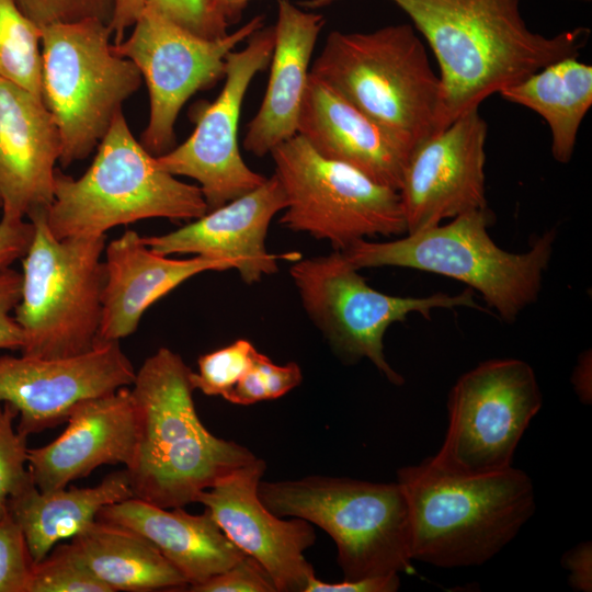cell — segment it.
I'll list each match as a JSON object with an SVG mask.
<instances>
[{
	"label": "cell",
	"mask_w": 592,
	"mask_h": 592,
	"mask_svg": "<svg viewBox=\"0 0 592 592\" xmlns=\"http://www.w3.org/2000/svg\"><path fill=\"white\" fill-rule=\"evenodd\" d=\"M411 20L440 67L436 133L545 66L578 57L588 27L553 36L531 30L521 0H389Z\"/></svg>",
	"instance_id": "obj_1"
},
{
	"label": "cell",
	"mask_w": 592,
	"mask_h": 592,
	"mask_svg": "<svg viewBox=\"0 0 592 592\" xmlns=\"http://www.w3.org/2000/svg\"><path fill=\"white\" fill-rule=\"evenodd\" d=\"M39 29L50 24L99 19L110 23L114 0H14Z\"/></svg>",
	"instance_id": "obj_34"
},
{
	"label": "cell",
	"mask_w": 592,
	"mask_h": 592,
	"mask_svg": "<svg viewBox=\"0 0 592 592\" xmlns=\"http://www.w3.org/2000/svg\"><path fill=\"white\" fill-rule=\"evenodd\" d=\"M270 155L287 202L283 227L327 240L337 251L367 237L407 232L397 190L320 156L300 135Z\"/></svg>",
	"instance_id": "obj_10"
},
{
	"label": "cell",
	"mask_w": 592,
	"mask_h": 592,
	"mask_svg": "<svg viewBox=\"0 0 592 592\" xmlns=\"http://www.w3.org/2000/svg\"><path fill=\"white\" fill-rule=\"evenodd\" d=\"M18 415L13 406H0V519L8 512L9 498L33 480L26 467L27 437L13 428Z\"/></svg>",
	"instance_id": "obj_32"
},
{
	"label": "cell",
	"mask_w": 592,
	"mask_h": 592,
	"mask_svg": "<svg viewBox=\"0 0 592 592\" xmlns=\"http://www.w3.org/2000/svg\"><path fill=\"white\" fill-rule=\"evenodd\" d=\"M446 406L444 441L429 459L454 474L483 475L512 466L524 432L543 406V395L528 363L492 358L459 376Z\"/></svg>",
	"instance_id": "obj_12"
},
{
	"label": "cell",
	"mask_w": 592,
	"mask_h": 592,
	"mask_svg": "<svg viewBox=\"0 0 592 592\" xmlns=\"http://www.w3.org/2000/svg\"><path fill=\"white\" fill-rule=\"evenodd\" d=\"M275 41L274 26L261 27L240 50L225 61V83L212 103L192 111L195 128L181 145L158 156V164L175 177L200 184L208 210L260 186L266 178L243 161L238 125L244 95L254 76L270 64Z\"/></svg>",
	"instance_id": "obj_14"
},
{
	"label": "cell",
	"mask_w": 592,
	"mask_h": 592,
	"mask_svg": "<svg viewBox=\"0 0 592 592\" xmlns=\"http://www.w3.org/2000/svg\"><path fill=\"white\" fill-rule=\"evenodd\" d=\"M111 37L99 19L41 27L42 100L58 127L64 168L96 149L141 86L138 68L115 52Z\"/></svg>",
	"instance_id": "obj_9"
},
{
	"label": "cell",
	"mask_w": 592,
	"mask_h": 592,
	"mask_svg": "<svg viewBox=\"0 0 592 592\" xmlns=\"http://www.w3.org/2000/svg\"><path fill=\"white\" fill-rule=\"evenodd\" d=\"M258 494L275 515L323 530L337 546L344 580L413 571L409 508L398 481L312 475L261 480Z\"/></svg>",
	"instance_id": "obj_7"
},
{
	"label": "cell",
	"mask_w": 592,
	"mask_h": 592,
	"mask_svg": "<svg viewBox=\"0 0 592 592\" xmlns=\"http://www.w3.org/2000/svg\"><path fill=\"white\" fill-rule=\"evenodd\" d=\"M34 563L22 530L7 512L0 519V592H27Z\"/></svg>",
	"instance_id": "obj_33"
},
{
	"label": "cell",
	"mask_w": 592,
	"mask_h": 592,
	"mask_svg": "<svg viewBox=\"0 0 592 592\" xmlns=\"http://www.w3.org/2000/svg\"><path fill=\"white\" fill-rule=\"evenodd\" d=\"M491 218L489 208L473 210L392 241L360 240L341 252L357 270L400 266L460 281L480 293L504 321L513 322L538 297L556 230L536 238L527 251L513 253L489 236Z\"/></svg>",
	"instance_id": "obj_6"
},
{
	"label": "cell",
	"mask_w": 592,
	"mask_h": 592,
	"mask_svg": "<svg viewBox=\"0 0 592 592\" xmlns=\"http://www.w3.org/2000/svg\"><path fill=\"white\" fill-rule=\"evenodd\" d=\"M45 210L27 215L34 236L22 259L15 319L25 339L22 354L67 357L96 343L106 235L57 239L47 226Z\"/></svg>",
	"instance_id": "obj_8"
},
{
	"label": "cell",
	"mask_w": 592,
	"mask_h": 592,
	"mask_svg": "<svg viewBox=\"0 0 592 592\" xmlns=\"http://www.w3.org/2000/svg\"><path fill=\"white\" fill-rule=\"evenodd\" d=\"M400 587L398 573L368 578L363 580H342L326 582L311 577L304 592H395Z\"/></svg>",
	"instance_id": "obj_38"
},
{
	"label": "cell",
	"mask_w": 592,
	"mask_h": 592,
	"mask_svg": "<svg viewBox=\"0 0 592 592\" xmlns=\"http://www.w3.org/2000/svg\"><path fill=\"white\" fill-rule=\"evenodd\" d=\"M487 133L479 107L473 109L410 152L398 190L406 234L488 208Z\"/></svg>",
	"instance_id": "obj_16"
},
{
	"label": "cell",
	"mask_w": 592,
	"mask_h": 592,
	"mask_svg": "<svg viewBox=\"0 0 592 592\" xmlns=\"http://www.w3.org/2000/svg\"><path fill=\"white\" fill-rule=\"evenodd\" d=\"M136 372L119 341L67 357L0 356V403L13 406L24 436L67 421L80 401L133 385Z\"/></svg>",
	"instance_id": "obj_15"
},
{
	"label": "cell",
	"mask_w": 592,
	"mask_h": 592,
	"mask_svg": "<svg viewBox=\"0 0 592 592\" xmlns=\"http://www.w3.org/2000/svg\"><path fill=\"white\" fill-rule=\"evenodd\" d=\"M71 545L112 592L184 590L186 579L141 535L95 520L72 537Z\"/></svg>",
	"instance_id": "obj_26"
},
{
	"label": "cell",
	"mask_w": 592,
	"mask_h": 592,
	"mask_svg": "<svg viewBox=\"0 0 592 592\" xmlns=\"http://www.w3.org/2000/svg\"><path fill=\"white\" fill-rule=\"evenodd\" d=\"M22 274L11 267L0 271V349L22 350L24 333L11 311L21 299Z\"/></svg>",
	"instance_id": "obj_36"
},
{
	"label": "cell",
	"mask_w": 592,
	"mask_h": 592,
	"mask_svg": "<svg viewBox=\"0 0 592 592\" xmlns=\"http://www.w3.org/2000/svg\"><path fill=\"white\" fill-rule=\"evenodd\" d=\"M254 345L239 339L229 345L198 357V372L191 373L194 389H200L207 396L225 398L237 382L251 367L258 354Z\"/></svg>",
	"instance_id": "obj_31"
},
{
	"label": "cell",
	"mask_w": 592,
	"mask_h": 592,
	"mask_svg": "<svg viewBox=\"0 0 592 592\" xmlns=\"http://www.w3.org/2000/svg\"><path fill=\"white\" fill-rule=\"evenodd\" d=\"M126 469L107 475L98 486L41 491L31 480L8 501V513L22 530L34 562L61 539L93 523L105 505L133 498Z\"/></svg>",
	"instance_id": "obj_25"
},
{
	"label": "cell",
	"mask_w": 592,
	"mask_h": 592,
	"mask_svg": "<svg viewBox=\"0 0 592 592\" xmlns=\"http://www.w3.org/2000/svg\"><path fill=\"white\" fill-rule=\"evenodd\" d=\"M104 284L98 342L134 333L145 311L183 282L206 271L235 269L229 261L204 255L171 259L151 250L127 229L104 249Z\"/></svg>",
	"instance_id": "obj_21"
},
{
	"label": "cell",
	"mask_w": 592,
	"mask_h": 592,
	"mask_svg": "<svg viewBox=\"0 0 592 592\" xmlns=\"http://www.w3.org/2000/svg\"><path fill=\"white\" fill-rule=\"evenodd\" d=\"M27 592H112L70 544L57 545L35 562Z\"/></svg>",
	"instance_id": "obj_30"
},
{
	"label": "cell",
	"mask_w": 592,
	"mask_h": 592,
	"mask_svg": "<svg viewBox=\"0 0 592 592\" xmlns=\"http://www.w3.org/2000/svg\"><path fill=\"white\" fill-rule=\"evenodd\" d=\"M208 10L219 20L230 25L236 23L251 0H204ZM338 0H308L307 5L318 8Z\"/></svg>",
	"instance_id": "obj_41"
},
{
	"label": "cell",
	"mask_w": 592,
	"mask_h": 592,
	"mask_svg": "<svg viewBox=\"0 0 592 592\" xmlns=\"http://www.w3.org/2000/svg\"><path fill=\"white\" fill-rule=\"evenodd\" d=\"M96 519L141 535L177 568L189 587L227 570L246 555L206 509L202 514H190L183 508L164 509L133 497L105 505Z\"/></svg>",
	"instance_id": "obj_24"
},
{
	"label": "cell",
	"mask_w": 592,
	"mask_h": 592,
	"mask_svg": "<svg viewBox=\"0 0 592 592\" xmlns=\"http://www.w3.org/2000/svg\"><path fill=\"white\" fill-rule=\"evenodd\" d=\"M409 508L411 558L440 568L479 566L499 554L536 510L526 473L513 466L460 475L429 457L397 471Z\"/></svg>",
	"instance_id": "obj_3"
},
{
	"label": "cell",
	"mask_w": 592,
	"mask_h": 592,
	"mask_svg": "<svg viewBox=\"0 0 592 592\" xmlns=\"http://www.w3.org/2000/svg\"><path fill=\"white\" fill-rule=\"evenodd\" d=\"M34 236V225L25 218L1 216L0 219V271L26 254Z\"/></svg>",
	"instance_id": "obj_37"
},
{
	"label": "cell",
	"mask_w": 592,
	"mask_h": 592,
	"mask_svg": "<svg viewBox=\"0 0 592 592\" xmlns=\"http://www.w3.org/2000/svg\"><path fill=\"white\" fill-rule=\"evenodd\" d=\"M191 373L178 353L160 348L136 372L130 389L138 437L125 469L134 498L164 509L196 502L200 492L257 458L246 446L204 426Z\"/></svg>",
	"instance_id": "obj_2"
},
{
	"label": "cell",
	"mask_w": 592,
	"mask_h": 592,
	"mask_svg": "<svg viewBox=\"0 0 592 592\" xmlns=\"http://www.w3.org/2000/svg\"><path fill=\"white\" fill-rule=\"evenodd\" d=\"M297 134L320 156L399 190L410 151L310 71Z\"/></svg>",
	"instance_id": "obj_22"
},
{
	"label": "cell",
	"mask_w": 592,
	"mask_h": 592,
	"mask_svg": "<svg viewBox=\"0 0 592 592\" xmlns=\"http://www.w3.org/2000/svg\"><path fill=\"white\" fill-rule=\"evenodd\" d=\"M258 363L265 379L269 399H276L286 395L303 380L301 369L295 362L276 365L270 357L260 353Z\"/></svg>",
	"instance_id": "obj_39"
},
{
	"label": "cell",
	"mask_w": 592,
	"mask_h": 592,
	"mask_svg": "<svg viewBox=\"0 0 592 592\" xmlns=\"http://www.w3.org/2000/svg\"><path fill=\"white\" fill-rule=\"evenodd\" d=\"M573 1L591 2V0H573Z\"/></svg>",
	"instance_id": "obj_43"
},
{
	"label": "cell",
	"mask_w": 592,
	"mask_h": 592,
	"mask_svg": "<svg viewBox=\"0 0 592 592\" xmlns=\"http://www.w3.org/2000/svg\"><path fill=\"white\" fill-rule=\"evenodd\" d=\"M67 422L52 443L27 448V468L38 490L65 488L102 465L132 464L138 426L128 387L78 402Z\"/></svg>",
	"instance_id": "obj_19"
},
{
	"label": "cell",
	"mask_w": 592,
	"mask_h": 592,
	"mask_svg": "<svg viewBox=\"0 0 592 592\" xmlns=\"http://www.w3.org/2000/svg\"><path fill=\"white\" fill-rule=\"evenodd\" d=\"M191 592H277L276 587L267 571L249 555L227 570L209 579L192 584Z\"/></svg>",
	"instance_id": "obj_35"
},
{
	"label": "cell",
	"mask_w": 592,
	"mask_h": 592,
	"mask_svg": "<svg viewBox=\"0 0 592 592\" xmlns=\"http://www.w3.org/2000/svg\"><path fill=\"white\" fill-rule=\"evenodd\" d=\"M310 73L410 152L436 134L441 81L411 24L371 32L333 31Z\"/></svg>",
	"instance_id": "obj_4"
},
{
	"label": "cell",
	"mask_w": 592,
	"mask_h": 592,
	"mask_svg": "<svg viewBox=\"0 0 592 592\" xmlns=\"http://www.w3.org/2000/svg\"><path fill=\"white\" fill-rule=\"evenodd\" d=\"M561 565L569 571V585L580 592L592 590V545L591 542L580 543L567 551L561 558Z\"/></svg>",
	"instance_id": "obj_40"
},
{
	"label": "cell",
	"mask_w": 592,
	"mask_h": 592,
	"mask_svg": "<svg viewBox=\"0 0 592 592\" xmlns=\"http://www.w3.org/2000/svg\"><path fill=\"white\" fill-rule=\"evenodd\" d=\"M0 78L42 99L41 29L14 0H0Z\"/></svg>",
	"instance_id": "obj_28"
},
{
	"label": "cell",
	"mask_w": 592,
	"mask_h": 592,
	"mask_svg": "<svg viewBox=\"0 0 592 592\" xmlns=\"http://www.w3.org/2000/svg\"><path fill=\"white\" fill-rule=\"evenodd\" d=\"M303 307L323 333L332 350L345 362L369 360L394 385L401 386L397 373L384 353V335L395 322L412 312L430 319L437 308L467 307L483 310L473 289L456 295L436 293L426 297H401L380 293L343 255L299 259L289 269Z\"/></svg>",
	"instance_id": "obj_11"
},
{
	"label": "cell",
	"mask_w": 592,
	"mask_h": 592,
	"mask_svg": "<svg viewBox=\"0 0 592 592\" xmlns=\"http://www.w3.org/2000/svg\"><path fill=\"white\" fill-rule=\"evenodd\" d=\"M208 212L200 186L163 170L118 112L79 178L56 169L45 219L57 239L101 236L141 219L194 220Z\"/></svg>",
	"instance_id": "obj_5"
},
{
	"label": "cell",
	"mask_w": 592,
	"mask_h": 592,
	"mask_svg": "<svg viewBox=\"0 0 592 592\" xmlns=\"http://www.w3.org/2000/svg\"><path fill=\"white\" fill-rule=\"evenodd\" d=\"M323 25L321 14L291 0L277 1L270 77L262 103L247 125L243 148L248 152L264 157L297 134L309 65Z\"/></svg>",
	"instance_id": "obj_23"
},
{
	"label": "cell",
	"mask_w": 592,
	"mask_h": 592,
	"mask_svg": "<svg viewBox=\"0 0 592 592\" xmlns=\"http://www.w3.org/2000/svg\"><path fill=\"white\" fill-rule=\"evenodd\" d=\"M286 196L273 174L257 189L168 234L143 237L162 255L192 253L229 261L247 284L277 272L278 260L297 261L298 252H267L265 237L273 217L285 209Z\"/></svg>",
	"instance_id": "obj_18"
},
{
	"label": "cell",
	"mask_w": 592,
	"mask_h": 592,
	"mask_svg": "<svg viewBox=\"0 0 592 592\" xmlns=\"http://www.w3.org/2000/svg\"><path fill=\"white\" fill-rule=\"evenodd\" d=\"M265 468V462L257 457L200 492L196 502L231 543L262 565L277 592H304L315 576L304 556L315 545V528L299 517L277 516L261 502L258 487Z\"/></svg>",
	"instance_id": "obj_17"
},
{
	"label": "cell",
	"mask_w": 592,
	"mask_h": 592,
	"mask_svg": "<svg viewBox=\"0 0 592 592\" xmlns=\"http://www.w3.org/2000/svg\"><path fill=\"white\" fill-rule=\"evenodd\" d=\"M571 382L583 403L591 402V351H585L578 360Z\"/></svg>",
	"instance_id": "obj_42"
},
{
	"label": "cell",
	"mask_w": 592,
	"mask_h": 592,
	"mask_svg": "<svg viewBox=\"0 0 592 592\" xmlns=\"http://www.w3.org/2000/svg\"><path fill=\"white\" fill-rule=\"evenodd\" d=\"M264 26L255 15L218 38L198 36L147 8L115 52L133 61L149 93V119L140 144L155 157L173 148L175 122L187 100L224 77L227 55Z\"/></svg>",
	"instance_id": "obj_13"
},
{
	"label": "cell",
	"mask_w": 592,
	"mask_h": 592,
	"mask_svg": "<svg viewBox=\"0 0 592 592\" xmlns=\"http://www.w3.org/2000/svg\"><path fill=\"white\" fill-rule=\"evenodd\" d=\"M61 150L58 127L43 100L0 78V210L25 218L54 198Z\"/></svg>",
	"instance_id": "obj_20"
},
{
	"label": "cell",
	"mask_w": 592,
	"mask_h": 592,
	"mask_svg": "<svg viewBox=\"0 0 592 592\" xmlns=\"http://www.w3.org/2000/svg\"><path fill=\"white\" fill-rule=\"evenodd\" d=\"M499 94L542 116L549 127L554 159L559 163L571 160L581 123L592 105L590 65L577 57H566L502 89Z\"/></svg>",
	"instance_id": "obj_27"
},
{
	"label": "cell",
	"mask_w": 592,
	"mask_h": 592,
	"mask_svg": "<svg viewBox=\"0 0 592 592\" xmlns=\"http://www.w3.org/2000/svg\"><path fill=\"white\" fill-rule=\"evenodd\" d=\"M147 8L205 38H218L228 33L229 25L212 13L204 0H114L109 23L114 44L125 38L126 31Z\"/></svg>",
	"instance_id": "obj_29"
}]
</instances>
